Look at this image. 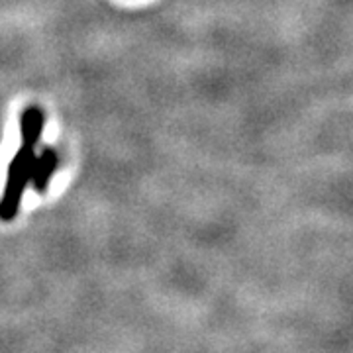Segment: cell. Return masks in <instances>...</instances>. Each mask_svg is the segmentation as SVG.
Segmentation results:
<instances>
[{
    "mask_svg": "<svg viewBox=\"0 0 353 353\" xmlns=\"http://www.w3.org/2000/svg\"><path fill=\"white\" fill-rule=\"evenodd\" d=\"M36 150H38L36 143L22 141L20 150L16 152L12 161L8 165L6 185H4V192L0 196V220L2 222H10L20 212V204L24 199L26 187L30 185V179H32Z\"/></svg>",
    "mask_w": 353,
    "mask_h": 353,
    "instance_id": "6da1fadb",
    "label": "cell"
},
{
    "mask_svg": "<svg viewBox=\"0 0 353 353\" xmlns=\"http://www.w3.org/2000/svg\"><path fill=\"white\" fill-rule=\"evenodd\" d=\"M43 122H46V118H43V112L36 108V106H32V108H28L22 114V118H20V132H22V141H28V143H39V138H41V132H43Z\"/></svg>",
    "mask_w": 353,
    "mask_h": 353,
    "instance_id": "3957f363",
    "label": "cell"
},
{
    "mask_svg": "<svg viewBox=\"0 0 353 353\" xmlns=\"http://www.w3.org/2000/svg\"><path fill=\"white\" fill-rule=\"evenodd\" d=\"M57 165H59L57 153L51 148H46L39 155H36L34 167H32V179H30L32 187L38 192H46L50 189V183L55 175V171H57Z\"/></svg>",
    "mask_w": 353,
    "mask_h": 353,
    "instance_id": "7a4b0ae2",
    "label": "cell"
}]
</instances>
